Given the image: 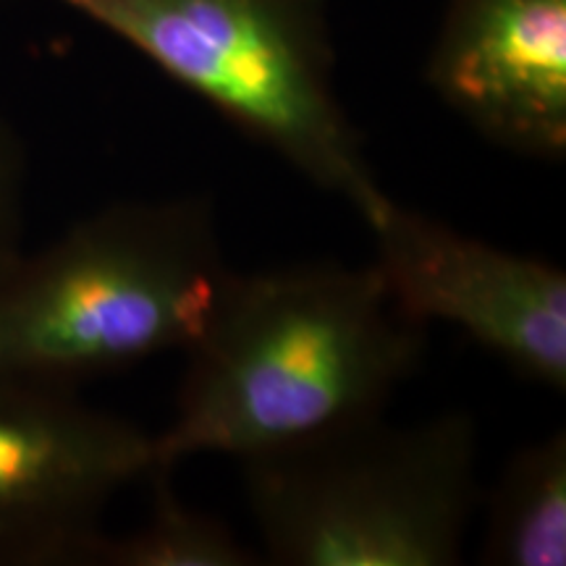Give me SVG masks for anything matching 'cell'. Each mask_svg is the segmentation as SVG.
<instances>
[{
  "label": "cell",
  "instance_id": "10",
  "mask_svg": "<svg viewBox=\"0 0 566 566\" xmlns=\"http://www.w3.org/2000/svg\"><path fill=\"white\" fill-rule=\"evenodd\" d=\"M27 179L24 142L0 116V273L24 252Z\"/></svg>",
  "mask_w": 566,
  "mask_h": 566
},
{
  "label": "cell",
  "instance_id": "9",
  "mask_svg": "<svg viewBox=\"0 0 566 566\" xmlns=\"http://www.w3.org/2000/svg\"><path fill=\"white\" fill-rule=\"evenodd\" d=\"M174 467L155 464L150 514L124 537H105L95 566H260L263 554L239 537L221 516L189 506L171 483Z\"/></svg>",
  "mask_w": 566,
  "mask_h": 566
},
{
  "label": "cell",
  "instance_id": "7",
  "mask_svg": "<svg viewBox=\"0 0 566 566\" xmlns=\"http://www.w3.org/2000/svg\"><path fill=\"white\" fill-rule=\"evenodd\" d=\"M424 80L485 142L562 163L566 0H446Z\"/></svg>",
  "mask_w": 566,
  "mask_h": 566
},
{
  "label": "cell",
  "instance_id": "4",
  "mask_svg": "<svg viewBox=\"0 0 566 566\" xmlns=\"http://www.w3.org/2000/svg\"><path fill=\"white\" fill-rule=\"evenodd\" d=\"M365 218L386 192L336 87L328 0H53Z\"/></svg>",
  "mask_w": 566,
  "mask_h": 566
},
{
  "label": "cell",
  "instance_id": "3",
  "mask_svg": "<svg viewBox=\"0 0 566 566\" xmlns=\"http://www.w3.org/2000/svg\"><path fill=\"white\" fill-rule=\"evenodd\" d=\"M239 464L263 562L279 566H454L483 501L470 412L365 417Z\"/></svg>",
  "mask_w": 566,
  "mask_h": 566
},
{
  "label": "cell",
  "instance_id": "2",
  "mask_svg": "<svg viewBox=\"0 0 566 566\" xmlns=\"http://www.w3.org/2000/svg\"><path fill=\"white\" fill-rule=\"evenodd\" d=\"M231 275L210 197L108 205L0 273V370L80 388L187 352Z\"/></svg>",
  "mask_w": 566,
  "mask_h": 566
},
{
  "label": "cell",
  "instance_id": "8",
  "mask_svg": "<svg viewBox=\"0 0 566 566\" xmlns=\"http://www.w3.org/2000/svg\"><path fill=\"white\" fill-rule=\"evenodd\" d=\"M480 562L488 566L566 564V433L522 446L488 493Z\"/></svg>",
  "mask_w": 566,
  "mask_h": 566
},
{
  "label": "cell",
  "instance_id": "5",
  "mask_svg": "<svg viewBox=\"0 0 566 566\" xmlns=\"http://www.w3.org/2000/svg\"><path fill=\"white\" fill-rule=\"evenodd\" d=\"M155 464V436L80 388L0 370V566H95L111 501Z\"/></svg>",
  "mask_w": 566,
  "mask_h": 566
},
{
  "label": "cell",
  "instance_id": "1",
  "mask_svg": "<svg viewBox=\"0 0 566 566\" xmlns=\"http://www.w3.org/2000/svg\"><path fill=\"white\" fill-rule=\"evenodd\" d=\"M424 344L373 263L233 273L187 349L174 420L155 433L158 464L244 459L386 415Z\"/></svg>",
  "mask_w": 566,
  "mask_h": 566
},
{
  "label": "cell",
  "instance_id": "6",
  "mask_svg": "<svg viewBox=\"0 0 566 566\" xmlns=\"http://www.w3.org/2000/svg\"><path fill=\"white\" fill-rule=\"evenodd\" d=\"M373 268L409 321L449 323L527 384L566 391V273L384 197L365 218Z\"/></svg>",
  "mask_w": 566,
  "mask_h": 566
}]
</instances>
